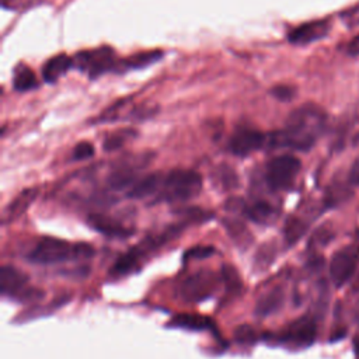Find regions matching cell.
<instances>
[{
  "instance_id": "cell-20",
  "label": "cell",
  "mask_w": 359,
  "mask_h": 359,
  "mask_svg": "<svg viewBox=\"0 0 359 359\" xmlns=\"http://www.w3.org/2000/svg\"><path fill=\"white\" fill-rule=\"evenodd\" d=\"M13 86L17 91H28L38 87V80L35 73L28 66L22 65L17 66V69L14 70Z\"/></svg>"
},
{
  "instance_id": "cell-30",
  "label": "cell",
  "mask_w": 359,
  "mask_h": 359,
  "mask_svg": "<svg viewBox=\"0 0 359 359\" xmlns=\"http://www.w3.org/2000/svg\"><path fill=\"white\" fill-rule=\"evenodd\" d=\"M272 95L280 101H289L294 97L296 91L292 86H286V84H280V86H276L272 88Z\"/></svg>"
},
{
  "instance_id": "cell-27",
  "label": "cell",
  "mask_w": 359,
  "mask_h": 359,
  "mask_svg": "<svg viewBox=\"0 0 359 359\" xmlns=\"http://www.w3.org/2000/svg\"><path fill=\"white\" fill-rule=\"evenodd\" d=\"M234 338L240 344H252L255 341L257 335H255V331L251 325L243 324V325H238L234 330Z\"/></svg>"
},
{
  "instance_id": "cell-36",
  "label": "cell",
  "mask_w": 359,
  "mask_h": 359,
  "mask_svg": "<svg viewBox=\"0 0 359 359\" xmlns=\"http://www.w3.org/2000/svg\"><path fill=\"white\" fill-rule=\"evenodd\" d=\"M356 349H358V351H359V341H358V342H356Z\"/></svg>"
},
{
  "instance_id": "cell-24",
  "label": "cell",
  "mask_w": 359,
  "mask_h": 359,
  "mask_svg": "<svg viewBox=\"0 0 359 359\" xmlns=\"http://www.w3.org/2000/svg\"><path fill=\"white\" fill-rule=\"evenodd\" d=\"M226 227L229 230V234L233 237L234 243L244 244V245H250L251 244V234L248 233V229H245V226L237 220L233 222H226Z\"/></svg>"
},
{
  "instance_id": "cell-33",
  "label": "cell",
  "mask_w": 359,
  "mask_h": 359,
  "mask_svg": "<svg viewBox=\"0 0 359 359\" xmlns=\"http://www.w3.org/2000/svg\"><path fill=\"white\" fill-rule=\"evenodd\" d=\"M348 181L351 185H359V157L353 161V164L349 170Z\"/></svg>"
},
{
  "instance_id": "cell-25",
  "label": "cell",
  "mask_w": 359,
  "mask_h": 359,
  "mask_svg": "<svg viewBox=\"0 0 359 359\" xmlns=\"http://www.w3.org/2000/svg\"><path fill=\"white\" fill-rule=\"evenodd\" d=\"M304 231H306V223L297 217H289L287 222L285 223L283 233L287 243L290 244L296 243L303 236Z\"/></svg>"
},
{
  "instance_id": "cell-34",
  "label": "cell",
  "mask_w": 359,
  "mask_h": 359,
  "mask_svg": "<svg viewBox=\"0 0 359 359\" xmlns=\"http://www.w3.org/2000/svg\"><path fill=\"white\" fill-rule=\"evenodd\" d=\"M346 52H348V55H351V56H358V55H359V35L355 36V38L348 43Z\"/></svg>"
},
{
  "instance_id": "cell-2",
  "label": "cell",
  "mask_w": 359,
  "mask_h": 359,
  "mask_svg": "<svg viewBox=\"0 0 359 359\" xmlns=\"http://www.w3.org/2000/svg\"><path fill=\"white\" fill-rule=\"evenodd\" d=\"M93 255L94 248L87 243H70L55 237H45L31 250L28 259L39 265H53L73 259L90 258Z\"/></svg>"
},
{
  "instance_id": "cell-23",
  "label": "cell",
  "mask_w": 359,
  "mask_h": 359,
  "mask_svg": "<svg viewBox=\"0 0 359 359\" xmlns=\"http://www.w3.org/2000/svg\"><path fill=\"white\" fill-rule=\"evenodd\" d=\"M216 182L223 188V189H233L238 187V177L237 172L229 167V165H220L216 172Z\"/></svg>"
},
{
  "instance_id": "cell-10",
  "label": "cell",
  "mask_w": 359,
  "mask_h": 359,
  "mask_svg": "<svg viewBox=\"0 0 359 359\" xmlns=\"http://www.w3.org/2000/svg\"><path fill=\"white\" fill-rule=\"evenodd\" d=\"M317 335L316 321L310 317H302L293 321L286 330L280 334L279 339L294 346H309L314 342Z\"/></svg>"
},
{
  "instance_id": "cell-14",
  "label": "cell",
  "mask_w": 359,
  "mask_h": 359,
  "mask_svg": "<svg viewBox=\"0 0 359 359\" xmlns=\"http://www.w3.org/2000/svg\"><path fill=\"white\" fill-rule=\"evenodd\" d=\"M285 302V292L280 286H276L266 293H264L255 304V314L259 317H266L276 313Z\"/></svg>"
},
{
  "instance_id": "cell-13",
  "label": "cell",
  "mask_w": 359,
  "mask_h": 359,
  "mask_svg": "<svg viewBox=\"0 0 359 359\" xmlns=\"http://www.w3.org/2000/svg\"><path fill=\"white\" fill-rule=\"evenodd\" d=\"M38 189L36 188H27L22 192H20L4 209L3 212V223H8L20 217L28 206L36 199Z\"/></svg>"
},
{
  "instance_id": "cell-18",
  "label": "cell",
  "mask_w": 359,
  "mask_h": 359,
  "mask_svg": "<svg viewBox=\"0 0 359 359\" xmlns=\"http://www.w3.org/2000/svg\"><path fill=\"white\" fill-rule=\"evenodd\" d=\"M170 324L178 328L189 330V331H205V330L215 328V324L209 317L201 316V314H188V313L175 316Z\"/></svg>"
},
{
  "instance_id": "cell-9",
  "label": "cell",
  "mask_w": 359,
  "mask_h": 359,
  "mask_svg": "<svg viewBox=\"0 0 359 359\" xmlns=\"http://www.w3.org/2000/svg\"><path fill=\"white\" fill-rule=\"evenodd\" d=\"M266 144V135L252 128H238L229 140V150L240 157L248 156L252 151Z\"/></svg>"
},
{
  "instance_id": "cell-8",
  "label": "cell",
  "mask_w": 359,
  "mask_h": 359,
  "mask_svg": "<svg viewBox=\"0 0 359 359\" xmlns=\"http://www.w3.org/2000/svg\"><path fill=\"white\" fill-rule=\"evenodd\" d=\"M215 290V278L208 272H196L188 276L180 287V296L185 302H201L212 296Z\"/></svg>"
},
{
  "instance_id": "cell-29",
  "label": "cell",
  "mask_w": 359,
  "mask_h": 359,
  "mask_svg": "<svg viewBox=\"0 0 359 359\" xmlns=\"http://www.w3.org/2000/svg\"><path fill=\"white\" fill-rule=\"evenodd\" d=\"M215 254V248L212 245H195L189 250H187L185 257L192 259H203Z\"/></svg>"
},
{
  "instance_id": "cell-3",
  "label": "cell",
  "mask_w": 359,
  "mask_h": 359,
  "mask_svg": "<svg viewBox=\"0 0 359 359\" xmlns=\"http://www.w3.org/2000/svg\"><path fill=\"white\" fill-rule=\"evenodd\" d=\"M202 189V178L192 170H171L163 175L158 196L167 202H184L195 198Z\"/></svg>"
},
{
  "instance_id": "cell-6",
  "label": "cell",
  "mask_w": 359,
  "mask_h": 359,
  "mask_svg": "<svg viewBox=\"0 0 359 359\" xmlns=\"http://www.w3.org/2000/svg\"><path fill=\"white\" fill-rule=\"evenodd\" d=\"M359 264V245L348 244L337 250L330 261V276L337 287L344 286Z\"/></svg>"
},
{
  "instance_id": "cell-19",
  "label": "cell",
  "mask_w": 359,
  "mask_h": 359,
  "mask_svg": "<svg viewBox=\"0 0 359 359\" xmlns=\"http://www.w3.org/2000/svg\"><path fill=\"white\" fill-rule=\"evenodd\" d=\"M244 215L254 223L268 224L276 216V209L266 201H257L252 205L244 206Z\"/></svg>"
},
{
  "instance_id": "cell-15",
  "label": "cell",
  "mask_w": 359,
  "mask_h": 359,
  "mask_svg": "<svg viewBox=\"0 0 359 359\" xmlns=\"http://www.w3.org/2000/svg\"><path fill=\"white\" fill-rule=\"evenodd\" d=\"M161 181H163V175L158 172H153L149 174L143 178H140L139 181H136L130 189L128 191V196L129 198H135V199H143L151 195H157L161 187Z\"/></svg>"
},
{
  "instance_id": "cell-21",
  "label": "cell",
  "mask_w": 359,
  "mask_h": 359,
  "mask_svg": "<svg viewBox=\"0 0 359 359\" xmlns=\"http://www.w3.org/2000/svg\"><path fill=\"white\" fill-rule=\"evenodd\" d=\"M135 136H136V132L133 129H119L105 137L104 150L107 151L118 150L123 144H126L129 140H132Z\"/></svg>"
},
{
  "instance_id": "cell-35",
  "label": "cell",
  "mask_w": 359,
  "mask_h": 359,
  "mask_svg": "<svg viewBox=\"0 0 359 359\" xmlns=\"http://www.w3.org/2000/svg\"><path fill=\"white\" fill-rule=\"evenodd\" d=\"M346 335V331H345V328H339V330H337L331 337H330V342H335V341H339V339H342Z\"/></svg>"
},
{
  "instance_id": "cell-7",
  "label": "cell",
  "mask_w": 359,
  "mask_h": 359,
  "mask_svg": "<svg viewBox=\"0 0 359 359\" xmlns=\"http://www.w3.org/2000/svg\"><path fill=\"white\" fill-rule=\"evenodd\" d=\"M0 292L3 296H15L31 300L42 296L41 290L28 287V276L14 266L4 265L0 269Z\"/></svg>"
},
{
  "instance_id": "cell-11",
  "label": "cell",
  "mask_w": 359,
  "mask_h": 359,
  "mask_svg": "<svg viewBox=\"0 0 359 359\" xmlns=\"http://www.w3.org/2000/svg\"><path fill=\"white\" fill-rule=\"evenodd\" d=\"M330 31V22L325 20L310 21L293 28L289 32V41L294 45H307L324 38Z\"/></svg>"
},
{
  "instance_id": "cell-5",
  "label": "cell",
  "mask_w": 359,
  "mask_h": 359,
  "mask_svg": "<svg viewBox=\"0 0 359 359\" xmlns=\"http://www.w3.org/2000/svg\"><path fill=\"white\" fill-rule=\"evenodd\" d=\"M73 66L84 70L91 77H97L118 67L114 57V50L109 46H100L77 53L73 59Z\"/></svg>"
},
{
  "instance_id": "cell-16",
  "label": "cell",
  "mask_w": 359,
  "mask_h": 359,
  "mask_svg": "<svg viewBox=\"0 0 359 359\" xmlns=\"http://www.w3.org/2000/svg\"><path fill=\"white\" fill-rule=\"evenodd\" d=\"M144 254H146V251H144V248L142 245L130 248L126 254L121 255L115 261L114 266L111 268V273L115 275V276H122V275L133 272L139 266V264H140L142 258L144 257Z\"/></svg>"
},
{
  "instance_id": "cell-28",
  "label": "cell",
  "mask_w": 359,
  "mask_h": 359,
  "mask_svg": "<svg viewBox=\"0 0 359 359\" xmlns=\"http://www.w3.org/2000/svg\"><path fill=\"white\" fill-rule=\"evenodd\" d=\"M94 154V146L90 142H80L74 146L72 157L73 160L81 161V160H87L90 157H93Z\"/></svg>"
},
{
  "instance_id": "cell-12",
  "label": "cell",
  "mask_w": 359,
  "mask_h": 359,
  "mask_svg": "<svg viewBox=\"0 0 359 359\" xmlns=\"http://www.w3.org/2000/svg\"><path fill=\"white\" fill-rule=\"evenodd\" d=\"M88 224L97 230L98 233L108 236V237H115V238H123V237H129L133 230L129 227H125L123 224H121L119 222L100 215V213H94L88 216Z\"/></svg>"
},
{
  "instance_id": "cell-26",
  "label": "cell",
  "mask_w": 359,
  "mask_h": 359,
  "mask_svg": "<svg viewBox=\"0 0 359 359\" xmlns=\"http://www.w3.org/2000/svg\"><path fill=\"white\" fill-rule=\"evenodd\" d=\"M273 255H275V250L272 248V244H269V243L262 244L259 247V250L257 251V255L254 259L255 266H258V269H264L265 266L271 265Z\"/></svg>"
},
{
  "instance_id": "cell-31",
  "label": "cell",
  "mask_w": 359,
  "mask_h": 359,
  "mask_svg": "<svg viewBox=\"0 0 359 359\" xmlns=\"http://www.w3.org/2000/svg\"><path fill=\"white\" fill-rule=\"evenodd\" d=\"M223 278H224V282L226 285L230 287V289H240L241 283H240V279H238V275L237 272L234 271V268L226 265L223 266Z\"/></svg>"
},
{
  "instance_id": "cell-17",
  "label": "cell",
  "mask_w": 359,
  "mask_h": 359,
  "mask_svg": "<svg viewBox=\"0 0 359 359\" xmlns=\"http://www.w3.org/2000/svg\"><path fill=\"white\" fill-rule=\"evenodd\" d=\"M73 66V59L65 53L56 55L46 60L42 69V77L46 83H53Z\"/></svg>"
},
{
  "instance_id": "cell-32",
  "label": "cell",
  "mask_w": 359,
  "mask_h": 359,
  "mask_svg": "<svg viewBox=\"0 0 359 359\" xmlns=\"http://www.w3.org/2000/svg\"><path fill=\"white\" fill-rule=\"evenodd\" d=\"M341 18L345 21L348 27H358L359 25V3L348 8L345 13H342Z\"/></svg>"
},
{
  "instance_id": "cell-1",
  "label": "cell",
  "mask_w": 359,
  "mask_h": 359,
  "mask_svg": "<svg viewBox=\"0 0 359 359\" xmlns=\"http://www.w3.org/2000/svg\"><path fill=\"white\" fill-rule=\"evenodd\" d=\"M327 125V114L316 104H304L296 108L280 130L266 135V144L271 149H292L299 151L310 150L321 136Z\"/></svg>"
},
{
  "instance_id": "cell-4",
  "label": "cell",
  "mask_w": 359,
  "mask_h": 359,
  "mask_svg": "<svg viewBox=\"0 0 359 359\" xmlns=\"http://www.w3.org/2000/svg\"><path fill=\"white\" fill-rule=\"evenodd\" d=\"M302 163L292 154H280L266 164V181L272 189H287L293 185Z\"/></svg>"
},
{
  "instance_id": "cell-22",
  "label": "cell",
  "mask_w": 359,
  "mask_h": 359,
  "mask_svg": "<svg viewBox=\"0 0 359 359\" xmlns=\"http://www.w3.org/2000/svg\"><path fill=\"white\" fill-rule=\"evenodd\" d=\"M163 52L160 50H151V52H142L137 55L130 56L129 59L122 62V66H126L128 69H140V67H146L151 63H154L156 60H158L161 57Z\"/></svg>"
}]
</instances>
